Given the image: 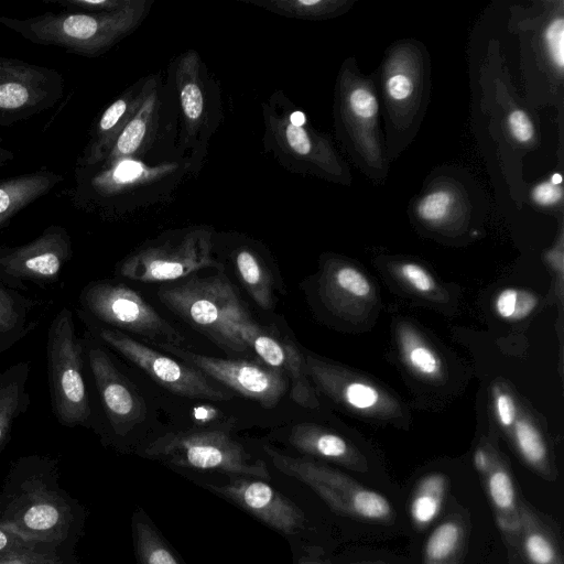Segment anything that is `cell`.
<instances>
[{
  "instance_id": "obj_17",
  "label": "cell",
  "mask_w": 564,
  "mask_h": 564,
  "mask_svg": "<svg viewBox=\"0 0 564 564\" xmlns=\"http://www.w3.org/2000/svg\"><path fill=\"white\" fill-rule=\"evenodd\" d=\"M228 326L268 367L282 372L288 378L290 397L295 403L307 409L318 405L308 381L305 358L293 344L271 335L253 322L247 311L230 318Z\"/></svg>"
},
{
  "instance_id": "obj_24",
  "label": "cell",
  "mask_w": 564,
  "mask_h": 564,
  "mask_svg": "<svg viewBox=\"0 0 564 564\" xmlns=\"http://www.w3.org/2000/svg\"><path fill=\"white\" fill-rule=\"evenodd\" d=\"M289 443L299 452L340 464L356 471L368 469L366 458L345 438L311 423L294 425Z\"/></svg>"
},
{
  "instance_id": "obj_43",
  "label": "cell",
  "mask_w": 564,
  "mask_h": 564,
  "mask_svg": "<svg viewBox=\"0 0 564 564\" xmlns=\"http://www.w3.org/2000/svg\"><path fill=\"white\" fill-rule=\"evenodd\" d=\"M495 412L498 422L506 429H511L518 417L512 397L498 388L495 389Z\"/></svg>"
},
{
  "instance_id": "obj_29",
  "label": "cell",
  "mask_w": 564,
  "mask_h": 564,
  "mask_svg": "<svg viewBox=\"0 0 564 564\" xmlns=\"http://www.w3.org/2000/svg\"><path fill=\"white\" fill-rule=\"evenodd\" d=\"M468 528L457 512L446 516L429 535L423 564H463L467 551Z\"/></svg>"
},
{
  "instance_id": "obj_10",
  "label": "cell",
  "mask_w": 564,
  "mask_h": 564,
  "mask_svg": "<svg viewBox=\"0 0 564 564\" xmlns=\"http://www.w3.org/2000/svg\"><path fill=\"white\" fill-rule=\"evenodd\" d=\"M147 456L178 467L270 480L265 463L219 430L166 433L148 445Z\"/></svg>"
},
{
  "instance_id": "obj_47",
  "label": "cell",
  "mask_w": 564,
  "mask_h": 564,
  "mask_svg": "<svg viewBox=\"0 0 564 564\" xmlns=\"http://www.w3.org/2000/svg\"><path fill=\"white\" fill-rule=\"evenodd\" d=\"M300 564H321V563L315 562V561H311V560H302V561L300 562Z\"/></svg>"
},
{
  "instance_id": "obj_37",
  "label": "cell",
  "mask_w": 564,
  "mask_h": 564,
  "mask_svg": "<svg viewBox=\"0 0 564 564\" xmlns=\"http://www.w3.org/2000/svg\"><path fill=\"white\" fill-rule=\"evenodd\" d=\"M135 545L142 564H181L153 527L140 517L133 520Z\"/></svg>"
},
{
  "instance_id": "obj_15",
  "label": "cell",
  "mask_w": 564,
  "mask_h": 564,
  "mask_svg": "<svg viewBox=\"0 0 564 564\" xmlns=\"http://www.w3.org/2000/svg\"><path fill=\"white\" fill-rule=\"evenodd\" d=\"M64 79L52 68L0 55V126H11L55 106Z\"/></svg>"
},
{
  "instance_id": "obj_31",
  "label": "cell",
  "mask_w": 564,
  "mask_h": 564,
  "mask_svg": "<svg viewBox=\"0 0 564 564\" xmlns=\"http://www.w3.org/2000/svg\"><path fill=\"white\" fill-rule=\"evenodd\" d=\"M237 276L254 303L264 311L274 307L273 276L259 254L250 246L238 247L232 252Z\"/></svg>"
},
{
  "instance_id": "obj_5",
  "label": "cell",
  "mask_w": 564,
  "mask_h": 564,
  "mask_svg": "<svg viewBox=\"0 0 564 564\" xmlns=\"http://www.w3.org/2000/svg\"><path fill=\"white\" fill-rule=\"evenodd\" d=\"M293 106L281 90L262 105L265 150L292 173L350 185V169L329 135L306 123Z\"/></svg>"
},
{
  "instance_id": "obj_6",
  "label": "cell",
  "mask_w": 564,
  "mask_h": 564,
  "mask_svg": "<svg viewBox=\"0 0 564 564\" xmlns=\"http://www.w3.org/2000/svg\"><path fill=\"white\" fill-rule=\"evenodd\" d=\"M46 366L51 406L57 422L66 427L95 429L85 344L76 334L73 312L67 306L48 326Z\"/></svg>"
},
{
  "instance_id": "obj_46",
  "label": "cell",
  "mask_w": 564,
  "mask_h": 564,
  "mask_svg": "<svg viewBox=\"0 0 564 564\" xmlns=\"http://www.w3.org/2000/svg\"><path fill=\"white\" fill-rule=\"evenodd\" d=\"M354 564H387V563L381 562V561H366V562L354 563Z\"/></svg>"
},
{
  "instance_id": "obj_3",
  "label": "cell",
  "mask_w": 564,
  "mask_h": 564,
  "mask_svg": "<svg viewBox=\"0 0 564 564\" xmlns=\"http://www.w3.org/2000/svg\"><path fill=\"white\" fill-rule=\"evenodd\" d=\"M333 110L336 139L348 159L375 184L383 183L390 162L376 75L361 73L354 57L346 58L338 72Z\"/></svg>"
},
{
  "instance_id": "obj_39",
  "label": "cell",
  "mask_w": 564,
  "mask_h": 564,
  "mask_svg": "<svg viewBox=\"0 0 564 564\" xmlns=\"http://www.w3.org/2000/svg\"><path fill=\"white\" fill-rule=\"evenodd\" d=\"M538 305L534 294L513 288L503 289L495 300V311L505 319H522Z\"/></svg>"
},
{
  "instance_id": "obj_9",
  "label": "cell",
  "mask_w": 564,
  "mask_h": 564,
  "mask_svg": "<svg viewBox=\"0 0 564 564\" xmlns=\"http://www.w3.org/2000/svg\"><path fill=\"white\" fill-rule=\"evenodd\" d=\"M221 264L213 257V230L193 227L172 231L127 256L116 274L140 282H169Z\"/></svg>"
},
{
  "instance_id": "obj_30",
  "label": "cell",
  "mask_w": 564,
  "mask_h": 564,
  "mask_svg": "<svg viewBox=\"0 0 564 564\" xmlns=\"http://www.w3.org/2000/svg\"><path fill=\"white\" fill-rule=\"evenodd\" d=\"M519 542L529 564H563L560 544L550 528L523 499L519 500Z\"/></svg>"
},
{
  "instance_id": "obj_23",
  "label": "cell",
  "mask_w": 564,
  "mask_h": 564,
  "mask_svg": "<svg viewBox=\"0 0 564 564\" xmlns=\"http://www.w3.org/2000/svg\"><path fill=\"white\" fill-rule=\"evenodd\" d=\"M474 465L482 479L498 528L507 539L517 543L520 534L519 499L509 469L485 447L476 449Z\"/></svg>"
},
{
  "instance_id": "obj_18",
  "label": "cell",
  "mask_w": 564,
  "mask_h": 564,
  "mask_svg": "<svg viewBox=\"0 0 564 564\" xmlns=\"http://www.w3.org/2000/svg\"><path fill=\"white\" fill-rule=\"evenodd\" d=\"M467 176L438 174L430 177L411 203L414 218L426 227L445 228L470 217L478 199ZM484 206V205H482Z\"/></svg>"
},
{
  "instance_id": "obj_7",
  "label": "cell",
  "mask_w": 564,
  "mask_h": 564,
  "mask_svg": "<svg viewBox=\"0 0 564 564\" xmlns=\"http://www.w3.org/2000/svg\"><path fill=\"white\" fill-rule=\"evenodd\" d=\"M159 300L175 315L223 349L242 352L247 346L230 330L228 321L245 310L239 296L219 271L212 276H189L158 290Z\"/></svg>"
},
{
  "instance_id": "obj_27",
  "label": "cell",
  "mask_w": 564,
  "mask_h": 564,
  "mask_svg": "<svg viewBox=\"0 0 564 564\" xmlns=\"http://www.w3.org/2000/svg\"><path fill=\"white\" fill-rule=\"evenodd\" d=\"M43 303L0 283V355L31 334L40 324Z\"/></svg>"
},
{
  "instance_id": "obj_1",
  "label": "cell",
  "mask_w": 564,
  "mask_h": 564,
  "mask_svg": "<svg viewBox=\"0 0 564 564\" xmlns=\"http://www.w3.org/2000/svg\"><path fill=\"white\" fill-rule=\"evenodd\" d=\"M58 479V462L51 456L13 462L0 492V525L34 543L74 549L83 510Z\"/></svg>"
},
{
  "instance_id": "obj_25",
  "label": "cell",
  "mask_w": 564,
  "mask_h": 564,
  "mask_svg": "<svg viewBox=\"0 0 564 564\" xmlns=\"http://www.w3.org/2000/svg\"><path fill=\"white\" fill-rule=\"evenodd\" d=\"M158 119L159 97L155 87L124 127L105 161L93 169H104L120 161L141 158L153 141Z\"/></svg>"
},
{
  "instance_id": "obj_36",
  "label": "cell",
  "mask_w": 564,
  "mask_h": 564,
  "mask_svg": "<svg viewBox=\"0 0 564 564\" xmlns=\"http://www.w3.org/2000/svg\"><path fill=\"white\" fill-rule=\"evenodd\" d=\"M399 338L402 356L409 367L425 378L435 379L441 376V359L414 332L403 328Z\"/></svg>"
},
{
  "instance_id": "obj_26",
  "label": "cell",
  "mask_w": 564,
  "mask_h": 564,
  "mask_svg": "<svg viewBox=\"0 0 564 564\" xmlns=\"http://www.w3.org/2000/svg\"><path fill=\"white\" fill-rule=\"evenodd\" d=\"M63 180L62 174L50 170L0 180V230L22 209L45 196Z\"/></svg>"
},
{
  "instance_id": "obj_41",
  "label": "cell",
  "mask_w": 564,
  "mask_h": 564,
  "mask_svg": "<svg viewBox=\"0 0 564 564\" xmlns=\"http://www.w3.org/2000/svg\"><path fill=\"white\" fill-rule=\"evenodd\" d=\"M73 12L99 13L111 12L124 7L129 0H43Z\"/></svg>"
},
{
  "instance_id": "obj_22",
  "label": "cell",
  "mask_w": 564,
  "mask_h": 564,
  "mask_svg": "<svg viewBox=\"0 0 564 564\" xmlns=\"http://www.w3.org/2000/svg\"><path fill=\"white\" fill-rule=\"evenodd\" d=\"M202 70L200 57L194 50H187L181 54L174 64V82L183 122V141L187 147L197 145L208 126L207 91Z\"/></svg>"
},
{
  "instance_id": "obj_13",
  "label": "cell",
  "mask_w": 564,
  "mask_h": 564,
  "mask_svg": "<svg viewBox=\"0 0 564 564\" xmlns=\"http://www.w3.org/2000/svg\"><path fill=\"white\" fill-rule=\"evenodd\" d=\"M89 379L101 406L104 420L115 437L129 435L145 416V405L137 388L110 356L107 347L85 330Z\"/></svg>"
},
{
  "instance_id": "obj_33",
  "label": "cell",
  "mask_w": 564,
  "mask_h": 564,
  "mask_svg": "<svg viewBox=\"0 0 564 564\" xmlns=\"http://www.w3.org/2000/svg\"><path fill=\"white\" fill-rule=\"evenodd\" d=\"M247 2L279 15L314 21L339 17L354 4L351 0H250Z\"/></svg>"
},
{
  "instance_id": "obj_38",
  "label": "cell",
  "mask_w": 564,
  "mask_h": 564,
  "mask_svg": "<svg viewBox=\"0 0 564 564\" xmlns=\"http://www.w3.org/2000/svg\"><path fill=\"white\" fill-rule=\"evenodd\" d=\"M0 564H77L74 549L33 544L0 556Z\"/></svg>"
},
{
  "instance_id": "obj_11",
  "label": "cell",
  "mask_w": 564,
  "mask_h": 564,
  "mask_svg": "<svg viewBox=\"0 0 564 564\" xmlns=\"http://www.w3.org/2000/svg\"><path fill=\"white\" fill-rule=\"evenodd\" d=\"M78 305V311L97 323L143 337L156 347H182L184 343V336L124 283L91 281L80 291Z\"/></svg>"
},
{
  "instance_id": "obj_35",
  "label": "cell",
  "mask_w": 564,
  "mask_h": 564,
  "mask_svg": "<svg viewBox=\"0 0 564 564\" xmlns=\"http://www.w3.org/2000/svg\"><path fill=\"white\" fill-rule=\"evenodd\" d=\"M511 429L514 444L524 462L536 473L551 477L546 444L535 425L524 417H517Z\"/></svg>"
},
{
  "instance_id": "obj_19",
  "label": "cell",
  "mask_w": 564,
  "mask_h": 564,
  "mask_svg": "<svg viewBox=\"0 0 564 564\" xmlns=\"http://www.w3.org/2000/svg\"><path fill=\"white\" fill-rule=\"evenodd\" d=\"M208 487L285 534H294L304 525L303 511L264 480L229 476L227 484Z\"/></svg>"
},
{
  "instance_id": "obj_45",
  "label": "cell",
  "mask_w": 564,
  "mask_h": 564,
  "mask_svg": "<svg viewBox=\"0 0 564 564\" xmlns=\"http://www.w3.org/2000/svg\"><path fill=\"white\" fill-rule=\"evenodd\" d=\"M14 159V153L0 145V169H2L7 163L11 162Z\"/></svg>"
},
{
  "instance_id": "obj_16",
  "label": "cell",
  "mask_w": 564,
  "mask_h": 564,
  "mask_svg": "<svg viewBox=\"0 0 564 564\" xmlns=\"http://www.w3.org/2000/svg\"><path fill=\"white\" fill-rule=\"evenodd\" d=\"M158 347L265 409L274 408L290 387L282 372L264 365L205 356L169 344Z\"/></svg>"
},
{
  "instance_id": "obj_8",
  "label": "cell",
  "mask_w": 564,
  "mask_h": 564,
  "mask_svg": "<svg viewBox=\"0 0 564 564\" xmlns=\"http://www.w3.org/2000/svg\"><path fill=\"white\" fill-rule=\"evenodd\" d=\"M263 449L278 470L308 486L336 513L361 521L393 523V508L381 494L315 460L292 457L270 446Z\"/></svg>"
},
{
  "instance_id": "obj_42",
  "label": "cell",
  "mask_w": 564,
  "mask_h": 564,
  "mask_svg": "<svg viewBox=\"0 0 564 564\" xmlns=\"http://www.w3.org/2000/svg\"><path fill=\"white\" fill-rule=\"evenodd\" d=\"M400 273L417 292L429 293L435 289L433 276L420 264L405 262L400 267Z\"/></svg>"
},
{
  "instance_id": "obj_40",
  "label": "cell",
  "mask_w": 564,
  "mask_h": 564,
  "mask_svg": "<svg viewBox=\"0 0 564 564\" xmlns=\"http://www.w3.org/2000/svg\"><path fill=\"white\" fill-rule=\"evenodd\" d=\"M562 174L554 173L550 178L544 180L531 189V199L543 209L552 210L563 207Z\"/></svg>"
},
{
  "instance_id": "obj_32",
  "label": "cell",
  "mask_w": 564,
  "mask_h": 564,
  "mask_svg": "<svg viewBox=\"0 0 564 564\" xmlns=\"http://www.w3.org/2000/svg\"><path fill=\"white\" fill-rule=\"evenodd\" d=\"M449 481L446 475L432 473L422 477L413 491L410 514L414 527L426 529L440 514Z\"/></svg>"
},
{
  "instance_id": "obj_12",
  "label": "cell",
  "mask_w": 564,
  "mask_h": 564,
  "mask_svg": "<svg viewBox=\"0 0 564 564\" xmlns=\"http://www.w3.org/2000/svg\"><path fill=\"white\" fill-rule=\"evenodd\" d=\"M77 314L86 330L96 339L122 355L171 392L210 401L232 399L231 393L214 384L210 378L189 365L178 362L128 334L101 325L80 311H77Z\"/></svg>"
},
{
  "instance_id": "obj_4",
  "label": "cell",
  "mask_w": 564,
  "mask_h": 564,
  "mask_svg": "<svg viewBox=\"0 0 564 564\" xmlns=\"http://www.w3.org/2000/svg\"><path fill=\"white\" fill-rule=\"evenodd\" d=\"M151 4L147 0H129L111 12H45L23 19L0 15V24L33 44L97 57L131 34L145 19Z\"/></svg>"
},
{
  "instance_id": "obj_20",
  "label": "cell",
  "mask_w": 564,
  "mask_h": 564,
  "mask_svg": "<svg viewBox=\"0 0 564 564\" xmlns=\"http://www.w3.org/2000/svg\"><path fill=\"white\" fill-rule=\"evenodd\" d=\"M154 77L138 80L115 99L94 123L89 140L76 162V169L100 165L124 127L137 113L145 98L155 88Z\"/></svg>"
},
{
  "instance_id": "obj_2",
  "label": "cell",
  "mask_w": 564,
  "mask_h": 564,
  "mask_svg": "<svg viewBox=\"0 0 564 564\" xmlns=\"http://www.w3.org/2000/svg\"><path fill=\"white\" fill-rule=\"evenodd\" d=\"M431 58L420 41L400 40L388 47L376 82L389 162L414 140L431 99Z\"/></svg>"
},
{
  "instance_id": "obj_14",
  "label": "cell",
  "mask_w": 564,
  "mask_h": 564,
  "mask_svg": "<svg viewBox=\"0 0 564 564\" xmlns=\"http://www.w3.org/2000/svg\"><path fill=\"white\" fill-rule=\"evenodd\" d=\"M73 256L68 231L51 225L40 236L21 246H0V283L25 292L28 283L45 288L55 283Z\"/></svg>"
},
{
  "instance_id": "obj_28",
  "label": "cell",
  "mask_w": 564,
  "mask_h": 564,
  "mask_svg": "<svg viewBox=\"0 0 564 564\" xmlns=\"http://www.w3.org/2000/svg\"><path fill=\"white\" fill-rule=\"evenodd\" d=\"M29 377L30 362L24 360L0 372V452L10 440L15 421L30 406Z\"/></svg>"
},
{
  "instance_id": "obj_44",
  "label": "cell",
  "mask_w": 564,
  "mask_h": 564,
  "mask_svg": "<svg viewBox=\"0 0 564 564\" xmlns=\"http://www.w3.org/2000/svg\"><path fill=\"white\" fill-rule=\"evenodd\" d=\"M33 544L40 543L28 541L13 531L0 525V556Z\"/></svg>"
},
{
  "instance_id": "obj_21",
  "label": "cell",
  "mask_w": 564,
  "mask_h": 564,
  "mask_svg": "<svg viewBox=\"0 0 564 564\" xmlns=\"http://www.w3.org/2000/svg\"><path fill=\"white\" fill-rule=\"evenodd\" d=\"M542 11L530 20L529 63L533 62L538 70L546 74L551 85L563 86L564 78V2H542Z\"/></svg>"
},
{
  "instance_id": "obj_34",
  "label": "cell",
  "mask_w": 564,
  "mask_h": 564,
  "mask_svg": "<svg viewBox=\"0 0 564 564\" xmlns=\"http://www.w3.org/2000/svg\"><path fill=\"white\" fill-rule=\"evenodd\" d=\"M498 94L500 101H502L500 123L502 134L514 144L517 149L530 150L534 148L539 141V131L529 110L521 106L509 91L501 96L500 90H498Z\"/></svg>"
}]
</instances>
